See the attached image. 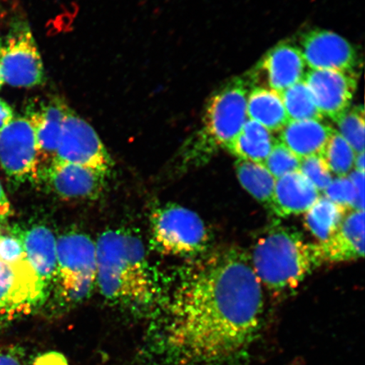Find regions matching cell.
Segmentation results:
<instances>
[{"mask_svg": "<svg viewBox=\"0 0 365 365\" xmlns=\"http://www.w3.org/2000/svg\"><path fill=\"white\" fill-rule=\"evenodd\" d=\"M321 192L300 171L289 173L277 180L271 212L280 217L305 213Z\"/></svg>", "mask_w": 365, "mask_h": 365, "instance_id": "2e32d148", "label": "cell"}, {"mask_svg": "<svg viewBox=\"0 0 365 365\" xmlns=\"http://www.w3.org/2000/svg\"><path fill=\"white\" fill-rule=\"evenodd\" d=\"M0 70L4 82L15 88H34L45 81L44 67L33 33L19 23L0 43Z\"/></svg>", "mask_w": 365, "mask_h": 365, "instance_id": "52a82bcc", "label": "cell"}, {"mask_svg": "<svg viewBox=\"0 0 365 365\" xmlns=\"http://www.w3.org/2000/svg\"><path fill=\"white\" fill-rule=\"evenodd\" d=\"M14 118L11 107L3 99L0 98V135Z\"/></svg>", "mask_w": 365, "mask_h": 365, "instance_id": "836d02e7", "label": "cell"}, {"mask_svg": "<svg viewBox=\"0 0 365 365\" xmlns=\"http://www.w3.org/2000/svg\"><path fill=\"white\" fill-rule=\"evenodd\" d=\"M4 83V79H3V76H2L1 70H0V89L2 88Z\"/></svg>", "mask_w": 365, "mask_h": 365, "instance_id": "8d00e7d4", "label": "cell"}, {"mask_svg": "<svg viewBox=\"0 0 365 365\" xmlns=\"http://www.w3.org/2000/svg\"><path fill=\"white\" fill-rule=\"evenodd\" d=\"M26 258L43 284L56 277L57 239L47 227L36 225L20 232Z\"/></svg>", "mask_w": 365, "mask_h": 365, "instance_id": "d6986e66", "label": "cell"}, {"mask_svg": "<svg viewBox=\"0 0 365 365\" xmlns=\"http://www.w3.org/2000/svg\"><path fill=\"white\" fill-rule=\"evenodd\" d=\"M280 95L289 120H323L304 80L290 86Z\"/></svg>", "mask_w": 365, "mask_h": 365, "instance_id": "cb8c5ba5", "label": "cell"}, {"mask_svg": "<svg viewBox=\"0 0 365 365\" xmlns=\"http://www.w3.org/2000/svg\"><path fill=\"white\" fill-rule=\"evenodd\" d=\"M250 88L247 81L235 78L212 96L205 107L202 130L187 145L182 162L196 164L212 150L230 147L248 120Z\"/></svg>", "mask_w": 365, "mask_h": 365, "instance_id": "277c9868", "label": "cell"}, {"mask_svg": "<svg viewBox=\"0 0 365 365\" xmlns=\"http://www.w3.org/2000/svg\"><path fill=\"white\" fill-rule=\"evenodd\" d=\"M346 210L321 195L304 213L305 227L319 240V244L325 243L339 230Z\"/></svg>", "mask_w": 365, "mask_h": 365, "instance_id": "7402d4cb", "label": "cell"}, {"mask_svg": "<svg viewBox=\"0 0 365 365\" xmlns=\"http://www.w3.org/2000/svg\"><path fill=\"white\" fill-rule=\"evenodd\" d=\"M319 245L325 262H344L363 258L364 211L346 214L335 235L325 243Z\"/></svg>", "mask_w": 365, "mask_h": 365, "instance_id": "e0dca14e", "label": "cell"}, {"mask_svg": "<svg viewBox=\"0 0 365 365\" xmlns=\"http://www.w3.org/2000/svg\"><path fill=\"white\" fill-rule=\"evenodd\" d=\"M307 63L299 48L282 43L269 51L259 62L250 85L262 86L282 93L304 79Z\"/></svg>", "mask_w": 365, "mask_h": 365, "instance_id": "4fadbf2b", "label": "cell"}, {"mask_svg": "<svg viewBox=\"0 0 365 365\" xmlns=\"http://www.w3.org/2000/svg\"><path fill=\"white\" fill-rule=\"evenodd\" d=\"M68 108L66 102L58 97L34 103L27 108L26 117L34 128L38 148V178L56 158L63 122Z\"/></svg>", "mask_w": 365, "mask_h": 365, "instance_id": "5bb4252c", "label": "cell"}, {"mask_svg": "<svg viewBox=\"0 0 365 365\" xmlns=\"http://www.w3.org/2000/svg\"><path fill=\"white\" fill-rule=\"evenodd\" d=\"M324 196L341 207L356 211L357 195L348 177L332 180L329 186L323 191Z\"/></svg>", "mask_w": 365, "mask_h": 365, "instance_id": "f1b7e54d", "label": "cell"}, {"mask_svg": "<svg viewBox=\"0 0 365 365\" xmlns=\"http://www.w3.org/2000/svg\"><path fill=\"white\" fill-rule=\"evenodd\" d=\"M299 171L312 182L319 192H323L333 180L327 163L318 155L301 160Z\"/></svg>", "mask_w": 365, "mask_h": 365, "instance_id": "83f0119b", "label": "cell"}, {"mask_svg": "<svg viewBox=\"0 0 365 365\" xmlns=\"http://www.w3.org/2000/svg\"><path fill=\"white\" fill-rule=\"evenodd\" d=\"M339 133L356 155L364 153V111L362 106L349 108L335 121Z\"/></svg>", "mask_w": 365, "mask_h": 365, "instance_id": "484cf974", "label": "cell"}, {"mask_svg": "<svg viewBox=\"0 0 365 365\" xmlns=\"http://www.w3.org/2000/svg\"><path fill=\"white\" fill-rule=\"evenodd\" d=\"M301 159L278 140L263 163V166L276 180L289 173L299 171Z\"/></svg>", "mask_w": 365, "mask_h": 365, "instance_id": "4316f807", "label": "cell"}, {"mask_svg": "<svg viewBox=\"0 0 365 365\" xmlns=\"http://www.w3.org/2000/svg\"><path fill=\"white\" fill-rule=\"evenodd\" d=\"M26 365H71L65 355L56 351L41 354Z\"/></svg>", "mask_w": 365, "mask_h": 365, "instance_id": "1f68e13d", "label": "cell"}, {"mask_svg": "<svg viewBox=\"0 0 365 365\" xmlns=\"http://www.w3.org/2000/svg\"><path fill=\"white\" fill-rule=\"evenodd\" d=\"M108 173L77 164L53 162L41 173L53 192L66 200H88L102 192Z\"/></svg>", "mask_w": 365, "mask_h": 365, "instance_id": "9a60e30c", "label": "cell"}, {"mask_svg": "<svg viewBox=\"0 0 365 365\" xmlns=\"http://www.w3.org/2000/svg\"><path fill=\"white\" fill-rule=\"evenodd\" d=\"M250 257L261 284L273 291L296 289L325 263L319 244L309 243L299 232L282 226L259 239Z\"/></svg>", "mask_w": 365, "mask_h": 365, "instance_id": "3957f363", "label": "cell"}, {"mask_svg": "<svg viewBox=\"0 0 365 365\" xmlns=\"http://www.w3.org/2000/svg\"><path fill=\"white\" fill-rule=\"evenodd\" d=\"M354 168V170L364 172V153L356 155Z\"/></svg>", "mask_w": 365, "mask_h": 365, "instance_id": "d590c367", "label": "cell"}, {"mask_svg": "<svg viewBox=\"0 0 365 365\" xmlns=\"http://www.w3.org/2000/svg\"><path fill=\"white\" fill-rule=\"evenodd\" d=\"M25 258L20 234L0 235V262L16 263Z\"/></svg>", "mask_w": 365, "mask_h": 365, "instance_id": "f546056e", "label": "cell"}, {"mask_svg": "<svg viewBox=\"0 0 365 365\" xmlns=\"http://www.w3.org/2000/svg\"><path fill=\"white\" fill-rule=\"evenodd\" d=\"M300 51L309 70L354 71L358 57L352 45L332 31L314 29L300 39Z\"/></svg>", "mask_w": 365, "mask_h": 365, "instance_id": "7c38bea8", "label": "cell"}, {"mask_svg": "<svg viewBox=\"0 0 365 365\" xmlns=\"http://www.w3.org/2000/svg\"><path fill=\"white\" fill-rule=\"evenodd\" d=\"M56 277L66 302H80L91 294L97 278V246L90 237L71 232L57 239Z\"/></svg>", "mask_w": 365, "mask_h": 365, "instance_id": "8992f818", "label": "cell"}, {"mask_svg": "<svg viewBox=\"0 0 365 365\" xmlns=\"http://www.w3.org/2000/svg\"><path fill=\"white\" fill-rule=\"evenodd\" d=\"M348 178L354 187L357 195V205L356 211H364V172L354 170Z\"/></svg>", "mask_w": 365, "mask_h": 365, "instance_id": "d6a6232c", "label": "cell"}, {"mask_svg": "<svg viewBox=\"0 0 365 365\" xmlns=\"http://www.w3.org/2000/svg\"><path fill=\"white\" fill-rule=\"evenodd\" d=\"M304 80L323 118L335 122L349 110L357 88L354 71L309 70Z\"/></svg>", "mask_w": 365, "mask_h": 365, "instance_id": "8fae6325", "label": "cell"}, {"mask_svg": "<svg viewBox=\"0 0 365 365\" xmlns=\"http://www.w3.org/2000/svg\"><path fill=\"white\" fill-rule=\"evenodd\" d=\"M331 175L337 178L348 177L354 168L356 153L336 130L333 132L321 156Z\"/></svg>", "mask_w": 365, "mask_h": 365, "instance_id": "d4e9b609", "label": "cell"}, {"mask_svg": "<svg viewBox=\"0 0 365 365\" xmlns=\"http://www.w3.org/2000/svg\"><path fill=\"white\" fill-rule=\"evenodd\" d=\"M247 116L271 132L281 131L289 121L280 93L262 86L250 91Z\"/></svg>", "mask_w": 365, "mask_h": 365, "instance_id": "ffe728a7", "label": "cell"}, {"mask_svg": "<svg viewBox=\"0 0 365 365\" xmlns=\"http://www.w3.org/2000/svg\"><path fill=\"white\" fill-rule=\"evenodd\" d=\"M47 291L26 258L16 263L0 262V321H11L34 312Z\"/></svg>", "mask_w": 365, "mask_h": 365, "instance_id": "ba28073f", "label": "cell"}, {"mask_svg": "<svg viewBox=\"0 0 365 365\" xmlns=\"http://www.w3.org/2000/svg\"><path fill=\"white\" fill-rule=\"evenodd\" d=\"M334 130L322 120H289L280 131L278 140L302 160L314 155L322 156Z\"/></svg>", "mask_w": 365, "mask_h": 365, "instance_id": "ac0fdd59", "label": "cell"}, {"mask_svg": "<svg viewBox=\"0 0 365 365\" xmlns=\"http://www.w3.org/2000/svg\"><path fill=\"white\" fill-rule=\"evenodd\" d=\"M96 246V284L104 298L135 309L156 304L159 285L138 236L122 228L109 230L99 237Z\"/></svg>", "mask_w": 365, "mask_h": 365, "instance_id": "7a4b0ae2", "label": "cell"}, {"mask_svg": "<svg viewBox=\"0 0 365 365\" xmlns=\"http://www.w3.org/2000/svg\"><path fill=\"white\" fill-rule=\"evenodd\" d=\"M276 141L267 128L248 118L227 150L237 159L263 165Z\"/></svg>", "mask_w": 365, "mask_h": 365, "instance_id": "44dd1931", "label": "cell"}, {"mask_svg": "<svg viewBox=\"0 0 365 365\" xmlns=\"http://www.w3.org/2000/svg\"><path fill=\"white\" fill-rule=\"evenodd\" d=\"M11 214V203L4 193L1 182H0V222L6 221Z\"/></svg>", "mask_w": 365, "mask_h": 365, "instance_id": "e575fe53", "label": "cell"}, {"mask_svg": "<svg viewBox=\"0 0 365 365\" xmlns=\"http://www.w3.org/2000/svg\"><path fill=\"white\" fill-rule=\"evenodd\" d=\"M53 162L77 164L108 173L112 160L97 132L68 108Z\"/></svg>", "mask_w": 365, "mask_h": 365, "instance_id": "9c48e42d", "label": "cell"}, {"mask_svg": "<svg viewBox=\"0 0 365 365\" xmlns=\"http://www.w3.org/2000/svg\"><path fill=\"white\" fill-rule=\"evenodd\" d=\"M261 282L250 255L228 247L182 273L168 304L163 348L184 363H214L248 346L263 313Z\"/></svg>", "mask_w": 365, "mask_h": 365, "instance_id": "6da1fadb", "label": "cell"}, {"mask_svg": "<svg viewBox=\"0 0 365 365\" xmlns=\"http://www.w3.org/2000/svg\"><path fill=\"white\" fill-rule=\"evenodd\" d=\"M0 235H1V231H0Z\"/></svg>", "mask_w": 365, "mask_h": 365, "instance_id": "74e56055", "label": "cell"}, {"mask_svg": "<svg viewBox=\"0 0 365 365\" xmlns=\"http://www.w3.org/2000/svg\"><path fill=\"white\" fill-rule=\"evenodd\" d=\"M237 177L243 188L268 210L272 209L277 180L262 164L237 159Z\"/></svg>", "mask_w": 365, "mask_h": 365, "instance_id": "603a6c76", "label": "cell"}, {"mask_svg": "<svg viewBox=\"0 0 365 365\" xmlns=\"http://www.w3.org/2000/svg\"><path fill=\"white\" fill-rule=\"evenodd\" d=\"M0 164L14 182L38 179L35 131L26 117L14 118L0 135Z\"/></svg>", "mask_w": 365, "mask_h": 365, "instance_id": "30bf717a", "label": "cell"}, {"mask_svg": "<svg viewBox=\"0 0 365 365\" xmlns=\"http://www.w3.org/2000/svg\"><path fill=\"white\" fill-rule=\"evenodd\" d=\"M154 247L177 257H199L207 252L211 237L197 213L176 204L154 210L150 216Z\"/></svg>", "mask_w": 365, "mask_h": 365, "instance_id": "5b68a950", "label": "cell"}, {"mask_svg": "<svg viewBox=\"0 0 365 365\" xmlns=\"http://www.w3.org/2000/svg\"><path fill=\"white\" fill-rule=\"evenodd\" d=\"M25 351L20 346H0V365H26Z\"/></svg>", "mask_w": 365, "mask_h": 365, "instance_id": "4dcf8cb0", "label": "cell"}]
</instances>
